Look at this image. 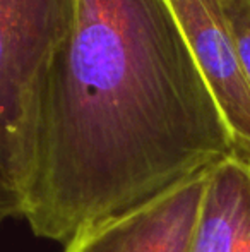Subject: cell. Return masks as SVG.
I'll return each instance as SVG.
<instances>
[{
  "label": "cell",
  "instance_id": "cell-1",
  "mask_svg": "<svg viewBox=\"0 0 250 252\" xmlns=\"http://www.w3.org/2000/svg\"><path fill=\"white\" fill-rule=\"evenodd\" d=\"M233 153L168 0H77L48 79L23 220L65 244Z\"/></svg>",
  "mask_w": 250,
  "mask_h": 252
},
{
  "label": "cell",
  "instance_id": "cell-2",
  "mask_svg": "<svg viewBox=\"0 0 250 252\" xmlns=\"http://www.w3.org/2000/svg\"><path fill=\"white\" fill-rule=\"evenodd\" d=\"M77 0H0V221L24 216L48 79Z\"/></svg>",
  "mask_w": 250,
  "mask_h": 252
},
{
  "label": "cell",
  "instance_id": "cell-3",
  "mask_svg": "<svg viewBox=\"0 0 250 252\" xmlns=\"http://www.w3.org/2000/svg\"><path fill=\"white\" fill-rule=\"evenodd\" d=\"M207 170L77 232L62 252H190Z\"/></svg>",
  "mask_w": 250,
  "mask_h": 252
},
{
  "label": "cell",
  "instance_id": "cell-4",
  "mask_svg": "<svg viewBox=\"0 0 250 252\" xmlns=\"http://www.w3.org/2000/svg\"><path fill=\"white\" fill-rule=\"evenodd\" d=\"M224 117L235 153L250 163V84L220 0H168Z\"/></svg>",
  "mask_w": 250,
  "mask_h": 252
},
{
  "label": "cell",
  "instance_id": "cell-5",
  "mask_svg": "<svg viewBox=\"0 0 250 252\" xmlns=\"http://www.w3.org/2000/svg\"><path fill=\"white\" fill-rule=\"evenodd\" d=\"M190 252H250V163L237 153L207 168Z\"/></svg>",
  "mask_w": 250,
  "mask_h": 252
},
{
  "label": "cell",
  "instance_id": "cell-6",
  "mask_svg": "<svg viewBox=\"0 0 250 252\" xmlns=\"http://www.w3.org/2000/svg\"><path fill=\"white\" fill-rule=\"evenodd\" d=\"M238 60L250 84V0H220Z\"/></svg>",
  "mask_w": 250,
  "mask_h": 252
}]
</instances>
